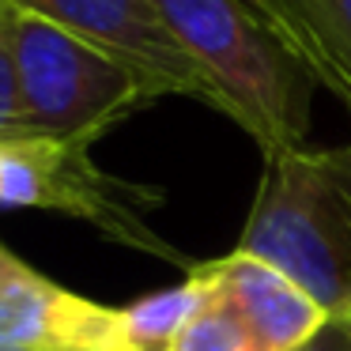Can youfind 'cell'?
<instances>
[{
	"label": "cell",
	"mask_w": 351,
	"mask_h": 351,
	"mask_svg": "<svg viewBox=\"0 0 351 351\" xmlns=\"http://www.w3.org/2000/svg\"><path fill=\"white\" fill-rule=\"evenodd\" d=\"M159 12L208 80L215 110L265 159L310 144L321 87L298 53L283 0H159Z\"/></svg>",
	"instance_id": "obj_1"
},
{
	"label": "cell",
	"mask_w": 351,
	"mask_h": 351,
	"mask_svg": "<svg viewBox=\"0 0 351 351\" xmlns=\"http://www.w3.org/2000/svg\"><path fill=\"white\" fill-rule=\"evenodd\" d=\"M234 250L280 268L328 317H351V144L265 159Z\"/></svg>",
	"instance_id": "obj_2"
},
{
	"label": "cell",
	"mask_w": 351,
	"mask_h": 351,
	"mask_svg": "<svg viewBox=\"0 0 351 351\" xmlns=\"http://www.w3.org/2000/svg\"><path fill=\"white\" fill-rule=\"evenodd\" d=\"M0 16L16 57L27 117L42 136L95 144L136 110L167 99L152 76L49 19L19 12L4 0Z\"/></svg>",
	"instance_id": "obj_3"
},
{
	"label": "cell",
	"mask_w": 351,
	"mask_h": 351,
	"mask_svg": "<svg viewBox=\"0 0 351 351\" xmlns=\"http://www.w3.org/2000/svg\"><path fill=\"white\" fill-rule=\"evenodd\" d=\"M159 200L162 193L152 185H132L106 174L84 140H57L42 132L0 136V208H42L72 215L125 250L152 253L189 272L197 261L178 253L147 223V212L159 208Z\"/></svg>",
	"instance_id": "obj_4"
},
{
	"label": "cell",
	"mask_w": 351,
	"mask_h": 351,
	"mask_svg": "<svg viewBox=\"0 0 351 351\" xmlns=\"http://www.w3.org/2000/svg\"><path fill=\"white\" fill-rule=\"evenodd\" d=\"M19 12L42 16L76 38L129 61L162 87L167 99H197L215 110L212 87L170 34L159 0H4Z\"/></svg>",
	"instance_id": "obj_5"
},
{
	"label": "cell",
	"mask_w": 351,
	"mask_h": 351,
	"mask_svg": "<svg viewBox=\"0 0 351 351\" xmlns=\"http://www.w3.org/2000/svg\"><path fill=\"white\" fill-rule=\"evenodd\" d=\"M0 343L23 351H136L121 306L72 295L31 265L0 283Z\"/></svg>",
	"instance_id": "obj_6"
},
{
	"label": "cell",
	"mask_w": 351,
	"mask_h": 351,
	"mask_svg": "<svg viewBox=\"0 0 351 351\" xmlns=\"http://www.w3.org/2000/svg\"><path fill=\"white\" fill-rule=\"evenodd\" d=\"M200 272L250 328L257 351H295L328 321V313L295 280L242 250L200 261Z\"/></svg>",
	"instance_id": "obj_7"
},
{
	"label": "cell",
	"mask_w": 351,
	"mask_h": 351,
	"mask_svg": "<svg viewBox=\"0 0 351 351\" xmlns=\"http://www.w3.org/2000/svg\"><path fill=\"white\" fill-rule=\"evenodd\" d=\"M310 76L351 114V0H283Z\"/></svg>",
	"instance_id": "obj_8"
},
{
	"label": "cell",
	"mask_w": 351,
	"mask_h": 351,
	"mask_svg": "<svg viewBox=\"0 0 351 351\" xmlns=\"http://www.w3.org/2000/svg\"><path fill=\"white\" fill-rule=\"evenodd\" d=\"M200 302H204V280H200L197 265H193L178 287L147 295L132 306H121L136 351H167L170 336L185 325V317H189Z\"/></svg>",
	"instance_id": "obj_9"
},
{
	"label": "cell",
	"mask_w": 351,
	"mask_h": 351,
	"mask_svg": "<svg viewBox=\"0 0 351 351\" xmlns=\"http://www.w3.org/2000/svg\"><path fill=\"white\" fill-rule=\"evenodd\" d=\"M197 272H200V261H197ZM204 280V302L185 317V325L170 336L167 351H257L250 328L238 321V313L223 302L219 295L212 291L208 276L200 272Z\"/></svg>",
	"instance_id": "obj_10"
},
{
	"label": "cell",
	"mask_w": 351,
	"mask_h": 351,
	"mask_svg": "<svg viewBox=\"0 0 351 351\" xmlns=\"http://www.w3.org/2000/svg\"><path fill=\"white\" fill-rule=\"evenodd\" d=\"M23 132H34V129H31V117H27L16 57H12V42H8V31H4V16H0V136H23Z\"/></svg>",
	"instance_id": "obj_11"
},
{
	"label": "cell",
	"mask_w": 351,
	"mask_h": 351,
	"mask_svg": "<svg viewBox=\"0 0 351 351\" xmlns=\"http://www.w3.org/2000/svg\"><path fill=\"white\" fill-rule=\"evenodd\" d=\"M295 351H351V317H328L325 325Z\"/></svg>",
	"instance_id": "obj_12"
},
{
	"label": "cell",
	"mask_w": 351,
	"mask_h": 351,
	"mask_svg": "<svg viewBox=\"0 0 351 351\" xmlns=\"http://www.w3.org/2000/svg\"><path fill=\"white\" fill-rule=\"evenodd\" d=\"M23 261H19L16 257V253H8V250H4V245H0V283H8L12 280V276H19V272H23Z\"/></svg>",
	"instance_id": "obj_13"
},
{
	"label": "cell",
	"mask_w": 351,
	"mask_h": 351,
	"mask_svg": "<svg viewBox=\"0 0 351 351\" xmlns=\"http://www.w3.org/2000/svg\"><path fill=\"white\" fill-rule=\"evenodd\" d=\"M0 351H23V348H12V343H0Z\"/></svg>",
	"instance_id": "obj_14"
}]
</instances>
